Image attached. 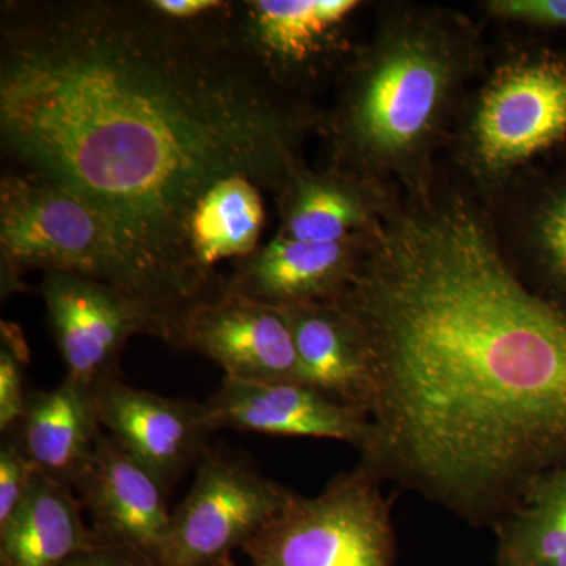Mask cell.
<instances>
[{"label":"cell","instance_id":"cell-14","mask_svg":"<svg viewBox=\"0 0 566 566\" xmlns=\"http://www.w3.org/2000/svg\"><path fill=\"white\" fill-rule=\"evenodd\" d=\"M374 234L337 243H311L275 234L252 255L233 262L221 290L277 308L334 303L352 283Z\"/></svg>","mask_w":566,"mask_h":566},{"label":"cell","instance_id":"cell-25","mask_svg":"<svg viewBox=\"0 0 566 566\" xmlns=\"http://www.w3.org/2000/svg\"><path fill=\"white\" fill-rule=\"evenodd\" d=\"M480 6L495 21L534 28H566V0H488Z\"/></svg>","mask_w":566,"mask_h":566},{"label":"cell","instance_id":"cell-23","mask_svg":"<svg viewBox=\"0 0 566 566\" xmlns=\"http://www.w3.org/2000/svg\"><path fill=\"white\" fill-rule=\"evenodd\" d=\"M145 3L172 24L229 39L234 0H145Z\"/></svg>","mask_w":566,"mask_h":566},{"label":"cell","instance_id":"cell-21","mask_svg":"<svg viewBox=\"0 0 566 566\" xmlns=\"http://www.w3.org/2000/svg\"><path fill=\"white\" fill-rule=\"evenodd\" d=\"M494 532L497 565L566 566V464L536 479Z\"/></svg>","mask_w":566,"mask_h":566},{"label":"cell","instance_id":"cell-27","mask_svg":"<svg viewBox=\"0 0 566 566\" xmlns=\"http://www.w3.org/2000/svg\"><path fill=\"white\" fill-rule=\"evenodd\" d=\"M211 566H238V565L234 564L233 557L229 556V557L221 558V560L216 562V564H212Z\"/></svg>","mask_w":566,"mask_h":566},{"label":"cell","instance_id":"cell-9","mask_svg":"<svg viewBox=\"0 0 566 566\" xmlns=\"http://www.w3.org/2000/svg\"><path fill=\"white\" fill-rule=\"evenodd\" d=\"M41 297L66 376L91 389L107 379L120 378L122 353L134 335L163 340L155 318L109 283L44 273Z\"/></svg>","mask_w":566,"mask_h":566},{"label":"cell","instance_id":"cell-1","mask_svg":"<svg viewBox=\"0 0 566 566\" xmlns=\"http://www.w3.org/2000/svg\"><path fill=\"white\" fill-rule=\"evenodd\" d=\"M323 115L226 39L172 24L145 0L0 7L3 150L109 222L175 348L193 305L221 285L193 263V211L227 178L277 192Z\"/></svg>","mask_w":566,"mask_h":566},{"label":"cell","instance_id":"cell-26","mask_svg":"<svg viewBox=\"0 0 566 566\" xmlns=\"http://www.w3.org/2000/svg\"><path fill=\"white\" fill-rule=\"evenodd\" d=\"M63 566H159L156 558L134 547L98 543L82 551Z\"/></svg>","mask_w":566,"mask_h":566},{"label":"cell","instance_id":"cell-12","mask_svg":"<svg viewBox=\"0 0 566 566\" xmlns=\"http://www.w3.org/2000/svg\"><path fill=\"white\" fill-rule=\"evenodd\" d=\"M485 205L506 263L531 292L566 312V170H528Z\"/></svg>","mask_w":566,"mask_h":566},{"label":"cell","instance_id":"cell-22","mask_svg":"<svg viewBox=\"0 0 566 566\" xmlns=\"http://www.w3.org/2000/svg\"><path fill=\"white\" fill-rule=\"evenodd\" d=\"M28 345L20 327L2 323L0 344V431L13 433L24 417L29 390L25 389L24 367Z\"/></svg>","mask_w":566,"mask_h":566},{"label":"cell","instance_id":"cell-28","mask_svg":"<svg viewBox=\"0 0 566 566\" xmlns=\"http://www.w3.org/2000/svg\"><path fill=\"white\" fill-rule=\"evenodd\" d=\"M497 566H501V565H497Z\"/></svg>","mask_w":566,"mask_h":566},{"label":"cell","instance_id":"cell-2","mask_svg":"<svg viewBox=\"0 0 566 566\" xmlns=\"http://www.w3.org/2000/svg\"><path fill=\"white\" fill-rule=\"evenodd\" d=\"M363 335L382 482L494 528L566 464V312L506 263L490 210L442 161L398 197L334 301Z\"/></svg>","mask_w":566,"mask_h":566},{"label":"cell","instance_id":"cell-24","mask_svg":"<svg viewBox=\"0 0 566 566\" xmlns=\"http://www.w3.org/2000/svg\"><path fill=\"white\" fill-rule=\"evenodd\" d=\"M40 469L28 457L13 433L3 434L0 446V524L20 509L31 493Z\"/></svg>","mask_w":566,"mask_h":566},{"label":"cell","instance_id":"cell-5","mask_svg":"<svg viewBox=\"0 0 566 566\" xmlns=\"http://www.w3.org/2000/svg\"><path fill=\"white\" fill-rule=\"evenodd\" d=\"M0 259L3 296L20 292L25 271L43 270L109 283L147 311L109 222L43 178L6 174L0 180Z\"/></svg>","mask_w":566,"mask_h":566},{"label":"cell","instance_id":"cell-13","mask_svg":"<svg viewBox=\"0 0 566 566\" xmlns=\"http://www.w3.org/2000/svg\"><path fill=\"white\" fill-rule=\"evenodd\" d=\"M214 431L233 428L286 438L348 442L363 455L374 438L370 417L324 397L303 382L252 385L222 379L205 401Z\"/></svg>","mask_w":566,"mask_h":566},{"label":"cell","instance_id":"cell-15","mask_svg":"<svg viewBox=\"0 0 566 566\" xmlns=\"http://www.w3.org/2000/svg\"><path fill=\"white\" fill-rule=\"evenodd\" d=\"M73 490L99 542L134 547L156 558L172 520L169 493L106 431Z\"/></svg>","mask_w":566,"mask_h":566},{"label":"cell","instance_id":"cell-3","mask_svg":"<svg viewBox=\"0 0 566 566\" xmlns=\"http://www.w3.org/2000/svg\"><path fill=\"white\" fill-rule=\"evenodd\" d=\"M469 14L417 2L376 6L374 32L354 52L324 109L326 166L406 197L431 191L439 155L472 85L486 69Z\"/></svg>","mask_w":566,"mask_h":566},{"label":"cell","instance_id":"cell-6","mask_svg":"<svg viewBox=\"0 0 566 566\" xmlns=\"http://www.w3.org/2000/svg\"><path fill=\"white\" fill-rule=\"evenodd\" d=\"M363 463L322 493H294L241 551L252 566H394L392 501Z\"/></svg>","mask_w":566,"mask_h":566},{"label":"cell","instance_id":"cell-8","mask_svg":"<svg viewBox=\"0 0 566 566\" xmlns=\"http://www.w3.org/2000/svg\"><path fill=\"white\" fill-rule=\"evenodd\" d=\"M294 493L245 458L208 447L191 490L172 510L159 566H211L232 556L292 501Z\"/></svg>","mask_w":566,"mask_h":566},{"label":"cell","instance_id":"cell-18","mask_svg":"<svg viewBox=\"0 0 566 566\" xmlns=\"http://www.w3.org/2000/svg\"><path fill=\"white\" fill-rule=\"evenodd\" d=\"M103 433L91 387L69 376L52 389L29 390L24 417L13 431L40 472L70 488Z\"/></svg>","mask_w":566,"mask_h":566},{"label":"cell","instance_id":"cell-20","mask_svg":"<svg viewBox=\"0 0 566 566\" xmlns=\"http://www.w3.org/2000/svg\"><path fill=\"white\" fill-rule=\"evenodd\" d=\"M259 186L248 178H227L193 211L189 223V249L200 274L221 283L216 264L245 259L260 248L264 207Z\"/></svg>","mask_w":566,"mask_h":566},{"label":"cell","instance_id":"cell-16","mask_svg":"<svg viewBox=\"0 0 566 566\" xmlns=\"http://www.w3.org/2000/svg\"><path fill=\"white\" fill-rule=\"evenodd\" d=\"M281 227L277 234L311 243H337L375 233L392 210L400 192L326 166L294 167L274 193Z\"/></svg>","mask_w":566,"mask_h":566},{"label":"cell","instance_id":"cell-4","mask_svg":"<svg viewBox=\"0 0 566 566\" xmlns=\"http://www.w3.org/2000/svg\"><path fill=\"white\" fill-rule=\"evenodd\" d=\"M564 147L566 52L505 41L458 111L446 166L486 203Z\"/></svg>","mask_w":566,"mask_h":566},{"label":"cell","instance_id":"cell-11","mask_svg":"<svg viewBox=\"0 0 566 566\" xmlns=\"http://www.w3.org/2000/svg\"><path fill=\"white\" fill-rule=\"evenodd\" d=\"M92 392L103 430L169 494L210 447L214 428L205 403L137 389L122 378L99 382Z\"/></svg>","mask_w":566,"mask_h":566},{"label":"cell","instance_id":"cell-17","mask_svg":"<svg viewBox=\"0 0 566 566\" xmlns=\"http://www.w3.org/2000/svg\"><path fill=\"white\" fill-rule=\"evenodd\" d=\"M282 312L292 331L303 385L368 416L370 365L352 316L335 303L296 304Z\"/></svg>","mask_w":566,"mask_h":566},{"label":"cell","instance_id":"cell-10","mask_svg":"<svg viewBox=\"0 0 566 566\" xmlns=\"http://www.w3.org/2000/svg\"><path fill=\"white\" fill-rule=\"evenodd\" d=\"M178 348L203 354L232 381L303 382L282 308L222 292L221 286L186 316Z\"/></svg>","mask_w":566,"mask_h":566},{"label":"cell","instance_id":"cell-19","mask_svg":"<svg viewBox=\"0 0 566 566\" xmlns=\"http://www.w3.org/2000/svg\"><path fill=\"white\" fill-rule=\"evenodd\" d=\"M73 488L43 472L7 523L0 524V566H63L98 545Z\"/></svg>","mask_w":566,"mask_h":566},{"label":"cell","instance_id":"cell-7","mask_svg":"<svg viewBox=\"0 0 566 566\" xmlns=\"http://www.w3.org/2000/svg\"><path fill=\"white\" fill-rule=\"evenodd\" d=\"M360 0H234L230 44L273 87L314 102L354 52Z\"/></svg>","mask_w":566,"mask_h":566}]
</instances>
